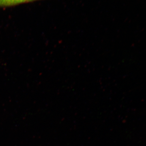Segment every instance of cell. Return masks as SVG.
<instances>
[{"label":"cell","mask_w":146,"mask_h":146,"mask_svg":"<svg viewBox=\"0 0 146 146\" xmlns=\"http://www.w3.org/2000/svg\"><path fill=\"white\" fill-rule=\"evenodd\" d=\"M36 0H0V7H7Z\"/></svg>","instance_id":"cell-1"}]
</instances>
